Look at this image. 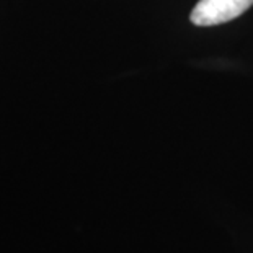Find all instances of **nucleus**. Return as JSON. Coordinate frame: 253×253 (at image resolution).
<instances>
[{
    "instance_id": "1",
    "label": "nucleus",
    "mask_w": 253,
    "mask_h": 253,
    "mask_svg": "<svg viewBox=\"0 0 253 253\" xmlns=\"http://www.w3.org/2000/svg\"><path fill=\"white\" fill-rule=\"evenodd\" d=\"M253 0H199L191 12L196 26H214L230 21L247 12Z\"/></svg>"
}]
</instances>
